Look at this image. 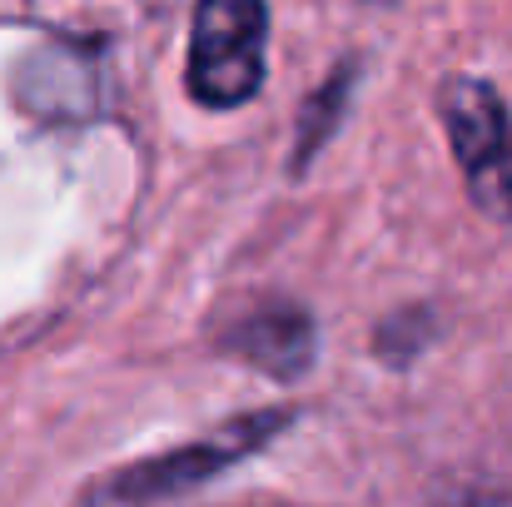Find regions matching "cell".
I'll use <instances>...</instances> for the list:
<instances>
[{
    "instance_id": "obj_3",
    "label": "cell",
    "mask_w": 512,
    "mask_h": 507,
    "mask_svg": "<svg viewBox=\"0 0 512 507\" xmlns=\"http://www.w3.org/2000/svg\"><path fill=\"white\" fill-rule=\"evenodd\" d=\"M309 319L304 314H259V319H249V338H239V348L254 358V363H269L274 368V358H279V334H294V329H304Z\"/></svg>"
},
{
    "instance_id": "obj_4",
    "label": "cell",
    "mask_w": 512,
    "mask_h": 507,
    "mask_svg": "<svg viewBox=\"0 0 512 507\" xmlns=\"http://www.w3.org/2000/svg\"><path fill=\"white\" fill-rule=\"evenodd\" d=\"M443 507H512V493H463Z\"/></svg>"
},
{
    "instance_id": "obj_2",
    "label": "cell",
    "mask_w": 512,
    "mask_h": 507,
    "mask_svg": "<svg viewBox=\"0 0 512 507\" xmlns=\"http://www.w3.org/2000/svg\"><path fill=\"white\" fill-rule=\"evenodd\" d=\"M438 115L453 140L458 169L468 179V194L483 214L512 224V120L493 85L473 75H453L438 90Z\"/></svg>"
},
{
    "instance_id": "obj_1",
    "label": "cell",
    "mask_w": 512,
    "mask_h": 507,
    "mask_svg": "<svg viewBox=\"0 0 512 507\" xmlns=\"http://www.w3.org/2000/svg\"><path fill=\"white\" fill-rule=\"evenodd\" d=\"M269 10L254 0H209L194 10L184 85L204 110H234L264 85Z\"/></svg>"
}]
</instances>
